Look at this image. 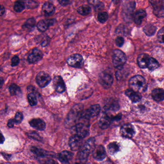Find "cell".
I'll use <instances>...</instances> for the list:
<instances>
[{"label":"cell","mask_w":164,"mask_h":164,"mask_svg":"<svg viewBox=\"0 0 164 164\" xmlns=\"http://www.w3.org/2000/svg\"><path fill=\"white\" fill-rule=\"evenodd\" d=\"M55 20L54 19H47V20H42L38 23V29L39 32H44L48 29L50 26H53L54 24Z\"/></svg>","instance_id":"obj_14"},{"label":"cell","mask_w":164,"mask_h":164,"mask_svg":"<svg viewBox=\"0 0 164 164\" xmlns=\"http://www.w3.org/2000/svg\"><path fill=\"white\" fill-rule=\"evenodd\" d=\"M36 80L41 88H44L50 82L51 78L48 73L44 71H41L36 76Z\"/></svg>","instance_id":"obj_7"},{"label":"cell","mask_w":164,"mask_h":164,"mask_svg":"<svg viewBox=\"0 0 164 164\" xmlns=\"http://www.w3.org/2000/svg\"><path fill=\"white\" fill-rule=\"evenodd\" d=\"M58 1L61 6H66L71 4L72 0H58Z\"/></svg>","instance_id":"obj_44"},{"label":"cell","mask_w":164,"mask_h":164,"mask_svg":"<svg viewBox=\"0 0 164 164\" xmlns=\"http://www.w3.org/2000/svg\"><path fill=\"white\" fill-rule=\"evenodd\" d=\"M92 155L96 160L102 161L106 158V155L105 148L101 145L96 146L92 152Z\"/></svg>","instance_id":"obj_12"},{"label":"cell","mask_w":164,"mask_h":164,"mask_svg":"<svg viewBox=\"0 0 164 164\" xmlns=\"http://www.w3.org/2000/svg\"><path fill=\"white\" fill-rule=\"evenodd\" d=\"M127 61V57L124 52L120 50L116 49L114 51L113 55V63L115 67L121 69Z\"/></svg>","instance_id":"obj_3"},{"label":"cell","mask_w":164,"mask_h":164,"mask_svg":"<svg viewBox=\"0 0 164 164\" xmlns=\"http://www.w3.org/2000/svg\"><path fill=\"white\" fill-rule=\"evenodd\" d=\"M15 124H17L16 121H15V119H11L8 121V123H7V126L9 128H13V127H14Z\"/></svg>","instance_id":"obj_45"},{"label":"cell","mask_w":164,"mask_h":164,"mask_svg":"<svg viewBox=\"0 0 164 164\" xmlns=\"http://www.w3.org/2000/svg\"><path fill=\"white\" fill-rule=\"evenodd\" d=\"M42 11L45 16L48 17L54 14L55 11V8L53 4L50 2H46L43 5Z\"/></svg>","instance_id":"obj_19"},{"label":"cell","mask_w":164,"mask_h":164,"mask_svg":"<svg viewBox=\"0 0 164 164\" xmlns=\"http://www.w3.org/2000/svg\"><path fill=\"white\" fill-rule=\"evenodd\" d=\"M83 106L81 104H78L72 107L68 114L65 120V125L66 128H71L74 127L81 118L83 111Z\"/></svg>","instance_id":"obj_1"},{"label":"cell","mask_w":164,"mask_h":164,"mask_svg":"<svg viewBox=\"0 0 164 164\" xmlns=\"http://www.w3.org/2000/svg\"><path fill=\"white\" fill-rule=\"evenodd\" d=\"M26 8L27 9H34L38 6L39 4L34 0H24Z\"/></svg>","instance_id":"obj_36"},{"label":"cell","mask_w":164,"mask_h":164,"mask_svg":"<svg viewBox=\"0 0 164 164\" xmlns=\"http://www.w3.org/2000/svg\"><path fill=\"white\" fill-rule=\"evenodd\" d=\"M152 96L156 102H161L164 100V91L160 88L154 89L152 92Z\"/></svg>","instance_id":"obj_23"},{"label":"cell","mask_w":164,"mask_h":164,"mask_svg":"<svg viewBox=\"0 0 164 164\" xmlns=\"http://www.w3.org/2000/svg\"><path fill=\"white\" fill-rule=\"evenodd\" d=\"M1 144H2L3 143H4V141H5V138H4V136H3V135H2V134H1Z\"/></svg>","instance_id":"obj_47"},{"label":"cell","mask_w":164,"mask_h":164,"mask_svg":"<svg viewBox=\"0 0 164 164\" xmlns=\"http://www.w3.org/2000/svg\"><path fill=\"white\" fill-rule=\"evenodd\" d=\"M150 58V57L149 55L146 54H140L137 58V63L139 66L142 69L147 68Z\"/></svg>","instance_id":"obj_16"},{"label":"cell","mask_w":164,"mask_h":164,"mask_svg":"<svg viewBox=\"0 0 164 164\" xmlns=\"http://www.w3.org/2000/svg\"><path fill=\"white\" fill-rule=\"evenodd\" d=\"M101 111V107L99 105H94L91 106L89 109L83 111L81 114L80 119L89 120L93 117H96L99 115Z\"/></svg>","instance_id":"obj_4"},{"label":"cell","mask_w":164,"mask_h":164,"mask_svg":"<svg viewBox=\"0 0 164 164\" xmlns=\"http://www.w3.org/2000/svg\"><path fill=\"white\" fill-rule=\"evenodd\" d=\"M20 59L18 56L15 55L12 58L11 65L12 66H17L19 64Z\"/></svg>","instance_id":"obj_43"},{"label":"cell","mask_w":164,"mask_h":164,"mask_svg":"<svg viewBox=\"0 0 164 164\" xmlns=\"http://www.w3.org/2000/svg\"><path fill=\"white\" fill-rule=\"evenodd\" d=\"M67 63L69 65L73 68H80L84 64V59L82 55L76 54L70 55L68 58Z\"/></svg>","instance_id":"obj_5"},{"label":"cell","mask_w":164,"mask_h":164,"mask_svg":"<svg viewBox=\"0 0 164 164\" xmlns=\"http://www.w3.org/2000/svg\"><path fill=\"white\" fill-rule=\"evenodd\" d=\"M120 132L124 137L126 138H132L135 135V130L133 126L129 124H125L122 126L120 129Z\"/></svg>","instance_id":"obj_11"},{"label":"cell","mask_w":164,"mask_h":164,"mask_svg":"<svg viewBox=\"0 0 164 164\" xmlns=\"http://www.w3.org/2000/svg\"><path fill=\"white\" fill-rule=\"evenodd\" d=\"M31 151L34 155L38 157H44L48 155V153L41 149L37 148L36 147H33L31 149Z\"/></svg>","instance_id":"obj_33"},{"label":"cell","mask_w":164,"mask_h":164,"mask_svg":"<svg viewBox=\"0 0 164 164\" xmlns=\"http://www.w3.org/2000/svg\"><path fill=\"white\" fill-rule=\"evenodd\" d=\"M105 107V109L106 110L117 111L119 108V106L117 102H115L114 101H110V102L107 103Z\"/></svg>","instance_id":"obj_34"},{"label":"cell","mask_w":164,"mask_h":164,"mask_svg":"<svg viewBox=\"0 0 164 164\" xmlns=\"http://www.w3.org/2000/svg\"><path fill=\"white\" fill-rule=\"evenodd\" d=\"M28 99L29 105L31 106H36L38 103L37 99L35 93L31 92L28 95Z\"/></svg>","instance_id":"obj_37"},{"label":"cell","mask_w":164,"mask_h":164,"mask_svg":"<svg viewBox=\"0 0 164 164\" xmlns=\"http://www.w3.org/2000/svg\"><path fill=\"white\" fill-rule=\"evenodd\" d=\"M28 137H30L31 138L35 140H38V141H41L42 140V138H41L39 134H38L37 133L35 132H32L29 133L28 134Z\"/></svg>","instance_id":"obj_40"},{"label":"cell","mask_w":164,"mask_h":164,"mask_svg":"<svg viewBox=\"0 0 164 164\" xmlns=\"http://www.w3.org/2000/svg\"><path fill=\"white\" fill-rule=\"evenodd\" d=\"M91 153V151L89 149L82 145L78 153V156L79 160L81 163H85L88 160L89 155Z\"/></svg>","instance_id":"obj_15"},{"label":"cell","mask_w":164,"mask_h":164,"mask_svg":"<svg viewBox=\"0 0 164 164\" xmlns=\"http://www.w3.org/2000/svg\"><path fill=\"white\" fill-rule=\"evenodd\" d=\"M83 138L77 134L72 136L70 138L69 141V144L70 148L73 151L80 150L83 145Z\"/></svg>","instance_id":"obj_9"},{"label":"cell","mask_w":164,"mask_h":164,"mask_svg":"<svg viewBox=\"0 0 164 164\" xmlns=\"http://www.w3.org/2000/svg\"><path fill=\"white\" fill-rule=\"evenodd\" d=\"M9 91L12 96L17 95L21 92L20 88L17 85L12 84L9 87Z\"/></svg>","instance_id":"obj_35"},{"label":"cell","mask_w":164,"mask_h":164,"mask_svg":"<svg viewBox=\"0 0 164 164\" xmlns=\"http://www.w3.org/2000/svg\"><path fill=\"white\" fill-rule=\"evenodd\" d=\"M112 1L114 2H117L118 1V0H112Z\"/></svg>","instance_id":"obj_48"},{"label":"cell","mask_w":164,"mask_h":164,"mask_svg":"<svg viewBox=\"0 0 164 164\" xmlns=\"http://www.w3.org/2000/svg\"><path fill=\"white\" fill-rule=\"evenodd\" d=\"M74 128L76 134L82 137L83 139L89 135V126L84 122H78Z\"/></svg>","instance_id":"obj_8"},{"label":"cell","mask_w":164,"mask_h":164,"mask_svg":"<svg viewBox=\"0 0 164 164\" xmlns=\"http://www.w3.org/2000/svg\"><path fill=\"white\" fill-rule=\"evenodd\" d=\"M36 21L34 18H30L25 22L22 28L26 32H30L34 28Z\"/></svg>","instance_id":"obj_24"},{"label":"cell","mask_w":164,"mask_h":164,"mask_svg":"<svg viewBox=\"0 0 164 164\" xmlns=\"http://www.w3.org/2000/svg\"><path fill=\"white\" fill-rule=\"evenodd\" d=\"M125 93L126 95L133 102H139L142 99V96L140 95L139 92L135 91L132 89L127 90Z\"/></svg>","instance_id":"obj_20"},{"label":"cell","mask_w":164,"mask_h":164,"mask_svg":"<svg viewBox=\"0 0 164 164\" xmlns=\"http://www.w3.org/2000/svg\"><path fill=\"white\" fill-rule=\"evenodd\" d=\"M159 66V64L158 61L154 58L150 57L147 68H148L151 71H153L154 70L158 68Z\"/></svg>","instance_id":"obj_32"},{"label":"cell","mask_w":164,"mask_h":164,"mask_svg":"<svg viewBox=\"0 0 164 164\" xmlns=\"http://www.w3.org/2000/svg\"><path fill=\"white\" fill-rule=\"evenodd\" d=\"M35 40L42 47H44L48 45L50 41V38L47 35H41L35 39Z\"/></svg>","instance_id":"obj_25"},{"label":"cell","mask_w":164,"mask_h":164,"mask_svg":"<svg viewBox=\"0 0 164 164\" xmlns=\"http://www.w3.org/2000/svg\"><path fill=\"white\" fill-rule=\"evenodd\" d=\"M88 2L89 4L94 6L95 10H101L104 7L103 3L101 2L99 0H88Z\"/></svg>","instance_id":"obj_31"},{"label":"cell","mask_w":164,"mask_h":164,"mask_svg":"<svg viewBox=\"0 0 164 164\" xmlns=\"http://www.w3.org/2000/svg\"><path fill=\"white\" fill-rule=\"evenodd\" d=\"M43 58V54L42 51L37 48L33 49L32 53L28 55V61L30 64H34L41 61Z\"/></svg>","instance_id":"obj_10"},{"label":"cell","mask_w":164,"mask_h":164,"mask_svg":"<svg viewBox=\"0 0 164 164\" xmlns=\"http://www.w3.org/2000/svg\"><path fill=\"white\" fill-rule=\"evenodd\" d=\"M5 8L2 6H1V16H2V15L5 14Z\"/></svg>","instance_id":"obj_46"},{"label":"cell","mask_w":164,"mask_h":164,"mask_svg":"<svg viewBox=\"0 0 164 164\" xmlns=\"http://www.w3.org/2000/svg\"><path fill=\"white\" fill-rule=\"evenodd\" d=\"M73 154L68 151H64L60 153L58 156V159L63 163H68L72 160Z\"/></svg>","instance_id":"obj_18"},{"label":"cell","mask_w":164,"mask_h":164,"mask_svg":"<svg viewBox=\"0 0 164 164\" xmlns=\"http://www.w3.org/2000/svg\"><path fill=\"white\" fill-rule=\"evenodd\" d=\"M124 42L125 41H124L123 38L122 37H118L116 39V45L119 47H121L123 45Z\"/></svg>","instance_id":"obj_42"},{"label":"cell","mask_w":164,"mask_h":164,"mask_svg":"<svg viewBox=\"0 0 164 164\" xmlns=\"http://www.w3.org/2000/svg\"><path fill=\"white\" fill-rule=\"evenodd\" d=\"M136 4L135 2H129L127 6L124 8V12L125 13V15L126 17L129 15L131 16L133 12L134 9H135Z\"/></svg>","instance_id":"obj_28"},{"label":"cell","mask_w":164,"mask_h":164,"mask_svg":"<svg viewBox=\"0 0 164 164\" xmlns=\"http://www.w3.org/2000/svg\"><path fill=\"white\" fill-rule=\"evenodd\" d=\"M14 10L17 13L21 12L26 8L24 0H18L15 2L14 5Z\"/></svg>","instance_id":"obj_29"},{"label":"cell","mask_w":164,"mask_h":164,"mask_svg":"<svg viewBox=\"0 0 164 164\" xmlns=\"http://www.w3.org/2000/svg\"><path fill=\"white\" fill-rule=\"evenodd\" d=\"M146 16V13L145 11L143 9H140L137 11L135 14H134L133 20L135 24L137 25H140L143 21V19L145 18Z\"/></svg>","instance_id":"obj_22"},{"label":"cell","mask_w":164,"mask_h":164,"mask_svg":"<svg viewBox=\"0 0 164 164\" xmlns=\"http://www.w3.org/2000/svg\"><path fill=\"white\" fill-rule=\"evenodd\" d=\"M158 41L161 43H164V27L160 29L157 33Z\"/></svg>","instance_id":"obj_39"},{"label":"cell","mask_w":164,"mask_h":164,"mask_svg":"<svg viewBox=\"0 0 164 164\" xmlns=\"http://www.w3.org/2000/svg\"><path fill=\"white\" fill-rule=\"evenodd\" d=\"M99 82L105 89H108L113 82L112 76L106 72H103L99 76Z\"/></svg>","instance_id":"obj_6"},{"label":"cell","mask_w":164,"mask_h":164,"mask_svg":"<svg viewBox=\"0 0 164 164\" xmlns=\"http://www.w3.org/2000/svg\"><path fill=\"white\" fill-rule=\"evenodd\" d=\"M112 121V118H111L107 115H103L99 120V126L102 129H106L109 127Z\"/></svg>","instance_id":"obj_21"},{"label":"cell","mask_w":164,"mask_h":164,"mask_svg":"<svg viewBox=\"0 0 164 164\" xmlns=\"http://www.w3.org/2000/svg\"><path fill=\"white\" fill-rule=\"evenodd\" d=\"M107 149L109 154L114 155L119 151V146L117 143L113 142L109 144V145L107 146Z\"/></svg>","instance_id":"obj_30"},{"label":"cell","mask_w":164,"mask_h":164,"mask_svg":"<svg viewBox=\"0 0 164 164\" xmlns=\"http://www.w3.org/2000/svg\"><path fill=\"white\" fill-rule=\"evenodd\" d=\"M156 28L152 24H148L144 28V32L147 36H152L155 34Z\"/></svg>","instance_id":"obj_27"},{"label":"cell","mask_w":164,"mask_h":164,"mask_svg":"<svg viewBox=\"0 0 164 164\" xmlns=\"http://www.w3.org/2000/svg\"><path fill=\"white\" fill-rule=\"evenodd\" d=\"M129 85L132 90L140 92L145 91L147 89V85L145 79L142 76H133L129 81Z\"/></svg>","instance_id":"obj_2"},{"label":"cell","mask_w":164,"mask_h":164,"mask_svg":"<svg viewBox=\"0 0 164 164\" xmlns=\"http://www.w3.org/2000/svg\"><path fill=\"white\" fill-rule=\"evenodd\" d=\"M14 119H15L17 124L21 123L23 119V116L22 113L20 112L17 113Z\"/></svg>","instance_id":"obj_41"},{"label":"cell","mask_w":164,"mask_h":164,"mask_svg":"<svg viewBox=\"0 0 164 164\" xmlns=\"http://www.w3.org/2000/svg\"><path fill=\"white\" fill-rule=\"evenodd\" d=\"M77 12L81 16H87L91 12V8L88 5H82L78 8Z\"/></svg>","instance_id":"obj_26"},{"label":"cell","mask_w":164,"mask_h":164,"mask_svg":"<svg viewBox=\"0 0 164 164\" xmlns=\"http://www.w3.org/2000/svg\"><path fill=\"white\" fill-rule=\"evenodd\" d=\"M98 20L101 23H104L106 22L108 18V15L106 12H102L99 13L98 15Z\"/></svg>","instance_id":"obj_38"},{"label":"cell","mask_w":164,"mask_h":164,"mask_svg":"<svg viewBox=\"0 0 164 164\" xmlns=\"http://www.w3.org/2000/svg\"><path fill=\"white\" fill-rule=\"evenodd\" d=\"M29 124L33 128L39 130H43L46 128L44 121L40 118H34L29 121Z\"/></svg>","instance_id":"obj_17"},{"label":"cell","mask_w":164,"mask_h":164,"mask_svg":"<svg viewBox=\"0 0 164 164\" xmlns=\"http://www.w3.org/2000/svg\"><path fill=\"white\" fill-rule=\"evenodd\" d=\"M54 85L57 92L63 93L65 90V85L62 77L60 76H55L54 79Z\"/></svg>","instance_id":"obj_13"}]
</instances>
